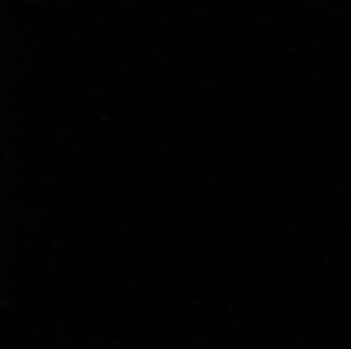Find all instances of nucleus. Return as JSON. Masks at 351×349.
Here are the masks:
<instances>
[]
</instances>
